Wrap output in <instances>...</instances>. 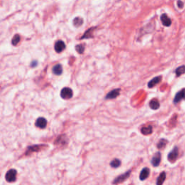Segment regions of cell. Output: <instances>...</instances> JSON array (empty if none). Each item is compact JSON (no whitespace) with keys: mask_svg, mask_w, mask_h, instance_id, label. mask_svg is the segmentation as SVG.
I'll list each match as a JSON object with an SVG mask.
<instances>
[{"mask_svg":"<svg viewBox=\"0 0 185 185\" xmlns=\"http://www.w3.org/2000/svg\"><path fill=\"white\" fill-rule=\"evenodd\" d=\"M17 171L15 169H9L5 174V179L7 182H14L17 179Z\"/></svg>","mask_w":185,"mask_h":185,"instance_id":"1","label":"cell"},{"mask_svg":"<svg viewBox=\"0 0 185 185\" xmlns=\"http://www.w3.org/2000/svg\"><path fill=\"white\" fill-rule=\"evenodd\" d=\"M131 173V171H128L125 172V173L123 174L119 175L117 178H116L114 181H113V184H118L122 183V182H125L126 179H127L129 178V175Z\"/></svg>","mask_w":185,"mask_h":185,"instance_id":"2","label":"cell"},{"mask_svg":"<svg viewBox=\"0 0 185 185\" xmlns=\"http://www.w3.org/2000/svg\"><path fill=\"white\" fill-rule=\"evenodd\" d=\"M60 95L63 99H70L73 97V92L70 87H64L61 90Z\"/></svg>","mask_w":185,"mask_h":185,"instance_id":"3","label":"cell"},{"mask_svg":"<svg viewBox=\"0 0 185 185\" xmlns=\"http://www.w3.org/2000/svg\"><path fill=\"white\" fill-rule=\"evenodd\" d=\"M178 156H179V149L177 147H174L173 149L168 155V160L171 163H174L177 159Z\"/></svg>","mask_w":185,"mask_h":185,"instance_id":"4","label":"cell"},{"mask_svg":"<svg viewBox=\"0 0 185 185\" xmlns=\"http://www.w3.org/2000/svg\"><path fill=\"white\" fill-rule=\"evenodd\" d=\"M182 100H185V88L182 89L176 94L173 99V103L176 104L180 102Z\"/></svg>","mask_w":185,"mask_h":185,"instance_id":"5","label":"cell"},{"mask_svg":"<svg viewBox=\"0 0 185 185\" xmlns=\"http://www.w3.org/2000/svg\"><path fill=\"white\" fill-rule=\"evenodd\" d=\"M161 160V154L160 152H157L154 155L153 157L152 158L151 163H152V165L154 167H157L160 164Z\"/></svg>","mask_w":185,"mask_h":185,"instance_id":"6","label":"cell"},{"mask_svg":"<svg viewBox=\"0 0 185 185\" xmlns=\"http://www.w3.org/2000/svg\"><path fill=\"white\" fill-rule=\"evenodd\" d=\"M35 125H36V127L41 128V129H44L47 125V120L44 117H39L36 119Z\"/></svg>","mask_w":185,"mask_h":185,"instance_id":"7","label":"cell"},{"mask_svg":"<svg viewBox=\"0 0 185 185\" xmlns=\"http://www.w3.org/2000/svg\"><path fill=\"white\" fill-rule=\"evenodd\" d=\"M120 94V89H114V90H111L109 93H108L106 96V99H114V98H117Z\"/></svg>","mask_w":185,"mask_h":185,"instance_id":"8","label":"cell"},{"mask_svg":"<svg viewBox=\"0 0 185 185\" xmlns=\"http://www.w3.org/2000/svg\"><path fill=\"white\" fill-rule=\"evenodd\" d=\"M55 51L58 53L62 52L64 49H65V43L62 41H58L54 46Z\"/></svg>","mask_w":185,"mask_h":185,"instance_id":"9","label":"cell"},{"mask_svg":"<svg viewBox=\"0 0 185 185\" xmlns=\"http://www.w3.org/2000/svg\"><path fill=\"white\" fill-rule=\"evenodd\" d=\"M161 80H162L161 76H158V77H154L153 79H152V80L148 83V87H149V88H152V87H153L154 86H156V85L159 84V83L161 81Z\"/></svg>","mask_w":185,"mask_h":185,"instance_id":"10","label":"cell"},{"mask_svg":"<svg viewBox=\"0 0 185 185\" xmlns=\"http://www.w3.org/2000/svg\"><path fill=\"white\" fill-rule=\"evenodd\" d=\"M161 20L163 25L166 27H169L171 25V20L168 17V15L166 14H163L161 16Z\"/></svg>","mask_w":185,"mask_h":185,"instance_id":"11","label":"cell"},{"mask_svg":"<svg viewBox=\"0 0 185 185\" xmlns=\"http://www.w3.org/2000/svg\"><path fill=\"white\" fill-rule=\"evenodd\" d=\"M149 174L150 169L147 167L144 168V169H142V171H140V179L142 181L145 180V179H146L149 176Z\"/></svg>","mask_w":185,"mask_h":185,"instance_id":"12","label":"cell"},{"mask_svg":"<svg viewBox=\"0 0 185 185\" xmlns=\"http://www.w3.org/2000/svg\"><path fill=\"white\" fill-rule=\"evenodd\" d=\"M149 106L150 107L151 109L157 110L160 108V103L157 99H152L150 101Z\"/></svg>","mask_w":185,"mask_h":185,"instance_id":"13","label":"cell"},{"mask_svg":"<svg viewBox=\"0 0 185 185\" xmlns=\"http://www.w3.org/2000/svg\"><path fill=\"white\" fill-rule=\"evenodd\" d=\"M166 179V173L165 171L161 172L158 177L157 181H156V185H163V182Z\"/></svg>","mask_w":185,"mask_h":185,"instance_id":"14","label":"cell"},{"mask_svg":"<svg viewBox=\"0 0 185 185\" xmlns=\"http://www.w3.org/2000/svg\"><path fill=\"white\" fill-rule=\"evenodd\" d=\"M52 72L56 75H60L62 73V67L61 64H56L52 68Z\"/></svg>","mask_w":185,"mask_h":185,"instance_id":"15","label":"cell"},{"mask_svg":"<svg viewBox=\"0 0 185 185\" xmlns=\"http://www.w3.org/2000/svg\"><path fill=\"white\" fill-rule=\"evenodd\" d=\"M141 132H142V134H143V135H150V134H152V126L148 125V126L144 127H142V129H141Z\"/></svg>","mask_w":185,"mask_h":185,"instance_id":"16","label":"cell"},{"mask_svg":"<svg viewBox=\"0 0 185 185\" xmlns=\"http://www.w3.org/2000/svg\"><path fill=\"white\" fill-rule=\"evenodd\" d=\"M168 143V140L166 139H161L159 141V142H158L157 144V148H159V149L161 150V149H163V148H165V147L166 146V145H167Z\"/></svg>","mask_w":185,"mask_h":185,"instance_id":"17","label":"cell"},{"mask_svg":"<svg viewBox=\"0 0 185 185\" xmlns=\"http://www.w3.org/2000/svg\"><path fill=\"white\" fill-rule=\"evenodd\" d=\"M175 73H176V75L177 77H179L182 75L184 74L185 73V65H182L179 67L178 68H176V70H175Z\"/></svg>","mask_w":185,"mask_h":185,"instance_id":"18","label":"cell"},{"mask_svg":"<svg viewBox=\"0 0 185 185\" xmlns=\"http://www.w3.org/2000/svg\"><path fill=\"white\" fill-rule=\"evenodd\" d=\"M110 166L112 168H118L121 166V161L119 160V159H115L113 161H111V163H110Z\"/></svg>","mask_w":185,"mask_h":185,"instance_id":"19","label":"cell"},{"mask_svg":"<svg viewBox=\"0 0 185 185\" xmlns=\"http://www.w3.org/2000/svg\"><path fill=\"white\" fill-rule=\"evenodd\" d=\"M20 40V37L19 35L16 34L15 36H14L13 39H12V44H13L14 46H16V45L19 43Z\"/></svg>","mask_w":185,"mask_h":185,"instance_id":"20","label":"cell"},{"mask_svg":"<svg viewBox=\"0 0 185 185\" xmlns=\"http://www.w3.org/2000/svg\"><path fill=\"white\" fill-rule=\"evenodd\" d=\"M73 22H74V25H75V26L79 27L83 24V19H81V18H76L75 19L73 20Z\"/></svg>","mask_w":185,"mask_h":185,"instance_id":"21","label":"cell"},{"mask_svg":"<svg viewBox=\"0 0 185 185\" xmlns=\"http://www.w3.org/2000/svg\"><path fill=\"white\" fill-rule=\"evenodd\" d=\"M84 50H85V47L83 46V45L79 44L76 46V51H77L79 54H83V52H84Z\"/></svg>","mask_w":185,"mask_h":185,"instance_id":"22","label":"cell"},{"mask_svg":"<svg viewBox=\"0 0 185 185\" xmlns=\"http://www.w3.org/2000/svg\"><path fill=\"white\" fill-rule=\"evenodd\" d=\"M39 147H41L40 145H34V146L28 147V151H27V152H28L29 151H37V149H39Z\"/></svg>","mask_w":185,"mask_h":185,"instance_id":"23","label":"cell"},{"mask_svg":"<svg viewBox=\"0 0 185 185\" xmlns=\"http://www.w3.org/2000/svg\"><path fill=\"white\" fill-rule=\"evenodd\" d=\"M177 6L179 7V8H183L184 7V3L182 1H181V0H178L177 1Z\"/></svg>","mask_w":185,"mask_h":185,"instance_id":"24","label":"cell"},{"mask_svg":"<svg viewBox=\"0 0 185 185\" xmlns=\"http://www.w3.org/2000/svg\"><path fill=\"white\" fill-rule=\"evenodd\" d=\"M37 65V62H32V64H31V67H35V66Z\"/></svg>","mask_w":185,"mask_h":185,"instance_id":"25","label":"cell"}]
</instances>
